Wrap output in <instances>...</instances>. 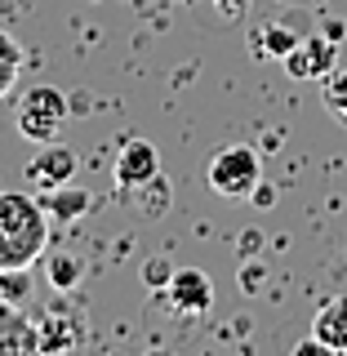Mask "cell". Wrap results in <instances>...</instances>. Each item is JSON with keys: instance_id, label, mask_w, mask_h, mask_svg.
<instances>
[{"instance_id": "cell-22", "label": "cell", "mask_w": 347, "mask_h": 356, "mask_svg": "<svg viewBox=\"0 0 347 356\" xmlns=\"http://www.w3.org/2000/svg\"><path fill=\"white\" fill-rule=\"evenodd\" d=\"M325 36H330L334 44H339V40H343V22H339V18H330V22H325Z\"/></svg>"}, {"instance_id": "cell-5", "label": "cell", "mask_w": 347, "mask_h": 356, "mask_svg": "<svg viewBox=\"0 0 347 356\" xmlns=\"http://www.w3.org/2000/svg\"><path fill=\"white\" fill-rule=\"evenodd\" d=\"M165 294H170L174 312H183V316H205L214 307V281L200 267H178L170 276V285H165Z\"/></svg>"}, {"instance_id": "cell-18", "label": "cell", "mask_w": 347, "mask_h": 356, "mask_svg": "<svg viewBox=\"0 0 347 356\" xmlns=\"http://www.w3.org/2000/svg\"><path fill=\"white\" fill-rule=\"evenodd\" d=\"M263 263H250V267H245V272H241V289H250V294H254V289H259L263 285Z\"/></svg>"}, {"instance_id": "cell-11", "label": "cell", "mask_w": 347, "mask_h": 356, "mask_svg": "<svg viewBox=\"0 0 347 356\" xmlns=\"http://www.w3.org/2000/svg\"><path fill=\"white\" fill-rule=\"evenodd\" d=\"M312 334H316L330 352H347V294L343 298H330V303L316 312Z\"/></svg>"}, {"instance_id": "cell-2", "label": "cell", "mask_w": 347, "mask_h": 356, "mask_svg": "<svg viewBox=\"0 0 347 356\" xmlns=\"http://www.w3.org/2000/svg\"><path fill=\"white\" fill-rule=\"evenodd\" d=\"M259 152L254 147H245V143H236V147H223L214 161H209V170H205V183L214 187L218 196H227V200H245L259 187Z\"/></svg>"}, {"instance_id": "cell-3", "label": "cell", "mask_w": 347, "mask_h": 356, "mask_svg": "<svg viewBox=\"0 0 347 356\" xmlns=\"http://www.w3.org/2000/svg\"><path fill=\"white\" fill-rule=\"evenodd\" d=\"M67 94L63 89H54V85H31L27 94H22V103H18V129L27 134L31 143H54L58 138V129H63V120H67Z\"/></svg>"}, {"instance_id": "cell-20", "label": "cell", "mask_w": 347, "mask_h": 356, "mask_svg": "<svg viewBox=\"0 0 347 356\" xmlns=\"http://www.w3.org/2000/svg\"><path fill=\"white\" fill-rule=\"evenodd\" d=\"M241 245H245V250H241L245 259H254V254H259V245H263V232H254V227H250V232L241 236Z\"/></svg>"}, {"instance_id": "cell-15", "label": "cell", "mask_w": 347, "mask_h": 356, "mask_svg": "<svg viewBox=\"0 0 347 356\" xmlns=\"http://www.w3.org/2000/svg\"><path fill=\"white\" fill-rule=\"evenodd\" d=\"M0 298H9V303H27L31 298V276L27 267H9V272H0Z\"/></svg>"}, {"instance_id": "cell-19", "label": "cell", "mask_w": 347, "mask_h": 356, "mask_svg": "<svg viewBox=\"0 0 347 356\" xmlns=\"http://www.w3.org/2000/svg\"><path fill=\"white\" fill-rule=\"evenodd\" d=\"M294 352H298V356H330V348L316 339V334H312V339H298V343H294Z\"/></svg>"}, {"instance_id": "cell-8", "label": "cell", "mask_w": 347, "mask_h": 356, "mask_svg": "<svg viewBox=\"0 0 347 356\" xmlns=\"http://www.w3.org/2000/svg\"><path fill=\"white\" fill-rule=\"evenodd\" d=\"M27 178L36 187H58L76 178V152L63 143H40V152L27 161Z\"/></svg>"}, {"instance_id": "cell-6", "label": "cell", "mask_w": 347, "mask_h": 356, "mask_svg": "<svg viewBox=\"0 0 347 356\" xmlns=\"http://www.w3.org/2000/svg\"><path fill=\"white\" fill-rule=\"evenodd\" d=\"M285 72L294 81H316V76H330L334 72V40L321 31V36H303L294 49L285 54Z\"/></svg>"}, {"instance_id": "cell-10", "label": "cell", "mask_w": 347, "mask_h": 356, "mask_svg": "<svg viewBox=\"0 0 347 356\" xmlns=\"http://www.w3.org/2000/svg\"><path fill=\"white\" fill-rule=\"evenodd\" d=\"M45 214L49 218H58V222H76L85 214L89 205H94V196L85 192V187H76V183H58V187H45Z\"/></svg>"}, {"instance_id": "cell-16", "label": "cell", "mask_w": 347, "mask_h": 356, "mask_svg": "<svg viewBox=\"0 0 347 356\" xmlns=\"http://www.w3.org/2000/svg\"><path fill=\"white\" fill-rule=\"evenodd\" d=\"M325 107L334 111V120L347 125V72H330L325 76Z\"/></svg>"}, {"instance_id": "cell-17", "label": "cell", "mask_w": 347, "mask_h": 356, "mask_svg": "<svg viewBox=\"0 0 347 356\" xmlns=\"http://www.w3.org/2000/svg\"><path fill=\"white\" fill-rule=\"evenodd\" d=\"M170 276H174V267L165 263V259H152L147 267H143V281H147L152 289H165V285H170Z\"/></svg>"}, {"instance_id": "cell-9", "label": "cell", "mask_w": 347, "mask_h": 356, "mask_svg": "<svg viewBox=\"0 0 347 356\" xmlns=\"http://www.w3.org/2000/svg\"><path fill=\"white\" fill-rule=\"evenodd\" d=\"M40 330V352L45 356H63V352H76L85 343V325L76 316H67V312H49V316L36 321Z\"/></svg>"}, {"instance_id": "cell-7", "label": "cell", "mask_w": 347, "mask_h": 356, "mask_svg": "<svg viewBox=\"0 0 347 356\" xmlns=\"http://www.w3.org/2000/svg\"><path fill=\"white\" fill-rule=\"evenodd\" d=\"M40 352V330L27 321L18 303L0 298V356H36Z\"/></svg>"}, {"instance_id": "cell-14", "label": "cell", "mask_w": 347, "mask_h": 356, "mask_svg": "<svg viewBox=\"0 0 347 356\" xmlns=\"http://www.w3.org/2000/svg\"><path fill=\"white\" fill-rule=\"evenodd\" d=\"M85 281V263L76 259V254H49V285L67 294V289H76Z\"/></svg>"}, {"instance_id": "cell-12", "label": "cell", "mask_w": 347, "mask_h": 356, "mask_svg": "<svg viewBox=\"0 0 347 356\" xmlns=\"http://www.w3.org/2000/svg\"><path fill=\"white\" fill-rule=\"evenodd\" d=\"M298 40L303 36H294L289 27H259L254 31V54H259V58H285Z\"/></svg>"}, {"instance_id": "cell-21", "label": "cell", "mask_w": 347, "mask_h": 356, "mask_svg": "<svg viewBox=\"0 0 347 356\" xmlns=\"http://www.w3.org/2000/svg\"><path fill=\"white\" fill-rule=\"evenodd\" d=\"M250 200H254V205H272V200H276V192H272V187H267L263 178H259V187L250 192Z\"/></svg>"}, {"instance_id": "cell-1", "label": "cell", "mask_w": 347, "mask_h": 356, "mask_svg": "<svg viewBox=\"0 0 347 356\" xmlns=\"http://www.w3.org/2000/svg\"><path fill=\"white\" fill-rule=\"evenodd\" d=\"M49 245V214L27 192H0V272L31 267Z\"/></svg>"}, {"instance_id": "cell-4", "label": "cell", "mask_w": 347, "mask_h": 356, "mask_svg": "<svg viewBox=\"0 0 347 356\" xmlns=\"http://www.w3.org/2000/svg\"><path fill=\"white\" fill-rule=\"evenodd\" d=\"M152 178H161V152H156V143H147V138L120 143V156H116V187L120 192H138Z\"/></svg>"}, {"instance_id": "cell-13", "label": "cell", "mask_w": 347, "mask_h": 356, "mask_svg": "<svg viewBox=\"0 0 347 356\" xmlns=\"http://www.w3.org/2000/svg\"><path fill=\"white\" fill-rule=\"evenodd\" d=\"M18 72H22V44L9 36V31H0V98L14 94Z\"/></svg>"}]
</instances>
